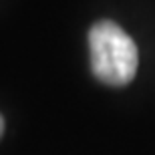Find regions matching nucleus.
Instances as JSON below:
<instances>
[{
    "label": "nucleus",
    "instance_id": "f257e3e1",
    "mask_svg": "<svg viewBox=\"0 0 155 155\" xmlns=\"http://www.w3.org/2000/svg\"><path fill=\"white\" fill-rule=\"evenodd\" d=\"M89 52L93 75L105 85L125 87L137 73V45L113 20H99L91 26Z\"/></svg>",
    "mask_w": 155,
    "mask_h": 155
},
{
    "label": "nucleus",
    "instance_id": "f03ea898",
    "mask_svg": "<svg viewBox=\"0 0 155 155\" xmlns=\"http://www.w3.org/2000/svg\"><path fill=\"white\" fill-rule=\"evenodd\" d=\"M2 131H4V119H2V115H0V135H2Z\"/></svg>",
    "mask_w": 155,
    "mask_h": 155
}]
</instances>
